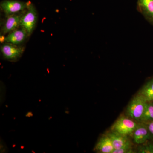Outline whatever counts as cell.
Returning <instances> with one entry per match:
<instances>
[{
  "label": "cell",
  "instance_id": "obj_16",
  "mask_svg": "<svg viewBox=\"0 0 153 153\" xmlns=\"http://www.w3.org/2000/svg\"><path fill=\"white\" fill-rule=\"evenodd\" d=\"M146 124L150 134V139L153 140V121Z\"/></svg>",
  "mask_w": 153,
  "mask_h": 153
},
{
  "label": "cell",
  "instance_id": "obj_5",
  "mask_svg": "<svg viewBox=\"0 0 153 153\" xmlns=\"http://www.w3.org/2000/svg\"><path fill=\"white\" fill-rule=\"evenodd\" d=\"M1 50L3 57L6 60L15 61L22 56L25 51V48L7 43L1 47Z\"/></svg>",
  "mask_w": 153,
  "mask_h": 153
},
{
  "label": "cell",
  "instance_id": "obj_2",
  "mask_svg": "<svg viewBox=\"0 0 153 153\" xmlns=\"http://www.w3.org/2000/svg\"><path fill=\"white\" fill-rule=\"evenodd\" d=\"M38 18V13L36 7L33 3L30 2L27 9L23 13L20 24L21 27L27 31L29 36L35 30Z\"/></svg>",
  "mask_w": 153,
  "mask_h": 153
},
{
  "label": "cell",
  "instance_id": "obj_10",
  "mask_svg": "<svg viewBox=\"0 0 153 153\" xmlns=\"http://www.w3.org/2000/svg\"><path fill=\"white\" fill-rule=\"evenodd\" d=\"M106 134L111 140L114 149H120L130 140L127 136L123 135L111 131Z\"/></svg>",
  "mask_w": 153,
  "mask_h": 153
},
{
  "label": "cell",
  "instance_id": "obj_4",
  "mask_svg": "<svg viewBox=\"0 0 153 153\" xmlns=\"http://www.w3.org/2000/svg\"><path fill=\"white\" fill-rule=\"evenodd\" d=\"M30 2H25L19 0H3L1 2L0 6L6 17H7L26 10Z\"/></svg>",
  "mask_w": 153,
  "mask_h": 153
},
{
  "label": "cell",
  "instance_id": "obj_6",
  "mask_svg": "<svg viewBox=\"0 0 153 153\" xmlns=\"http://www.w3.org/2000/svg\"><path fill=\"white\" fill-rule=\"evenodd\" d=\"M134 143L138 145L145 143L150 139V134L146 124L139 123L132 134Z\"/></svg>",
  "mask_w": 153,
  "mask_h": 153
},
{
  "label": "cell",
  "instance_id": "obj_13",
  "mask_svg": "<svg viewBox=\"0 0 153 153\" xmlns=\"http://www.w3.org/2000/svg\"><path fill=\"white\" fill-rule=\"evenodd\" d=\"M152 121H153V101L147 102L139 123H147Z\"/></svg>",
  "mask_w": 153,
  "mask_h": 153
},
{
  "label": "cell",
  "instance_id": "obj_8",
  "mask_svg": "<svg viewBox=\"0 0 153 153\" xmlns=\"http://www.w3.org/2000/svg\"><path fill=\"white\" fill-rule=\"evenodd\" d=\"M29 36L27 31L22 28L17 29L9 33L5 38L6 43L19 45L25 41V39Z\"/></svg>",
  "mask_w": 153,
  "mask_h": 153
},
{
  "label": "cell",
  "instance_id": "obj_14",
  "mask_svg": "<svg viewBox=\"0 0 153 153\" xmlns=\"http://www.w3.org/2000/svg\"><path fill=\"white\" fill-rule=\"evenodd\" d=\"M136 152L133 149V144L131 141L129 140L120 149H114L112 153H133Z\"/></svg>",
  "mask_w": 153,
  "mask_h": 153
},
{
  "label": "cell",
  "instance_id": "obj_15",
  "mask_svg": "<svg viewBox=\"0 0 153 153\" xmlns=\"http://www.w3.org/2000/svg\"><path fill=\"white\" fill-rule=\"evenodd\" d=\"M137 153H153V143H149L145 145H141L137 148Z\"/></svg>",
  "mask_w": 153,
  "mask_h": 153
},
{
  "label": "cell",
  "instance_id": "obj_17",
  "mask_svg": "<svg viewBox=\"0 0 153 153\" xmlns=\"http://www.w3.org/2000/svg\"><path fill=\"white\" fill-rule=\"evenodd\" d=\"M5 38L4 35H2L1 36V38H0V41H1V43H3L4 42H5Z\"/></svg>",
  "mask_w": 153,
  "mask_h": 153
},
{
  "label": "cell",
  "instance_id": "obj_1",
  "mask_svg": "<svg viewBox=\"0 0 153 153\" xmlns=\"http://www.w3.org/2000/svg\"><path fill=\"white\" fill-rule=\"evenodd\" d=\"M147 102L138 93L131 100L126 111L127 116L134 120L140 122L142 117Z\"/></svg>",
  "mask_w": 153,
  "mask_h": 153
},
{
  "label": "cell",
  "instance_id": "obj_9",
  "mask_svg": "<svg viewBox=\"0 0 153 153\" xmlns=\"http://www.w3.org/2000/svg\"><path fill=\"white\" fill-rule=\"evenodd\" d=\"M114 149L109 137L105 134L100 138L94 148L96 152L112 153Z\"/></svg>",
  "mask_w": 153,
  "mask_h": 153
},
{
  "label": "cell",
  "instance_id": "obj_11",
  "mask_svg": "<svg viewBox=\"0 0 153 153\" xmlns=\"http://www.w3.org/2000/svg\"><path fill=\"white\" fill-rule=\"evenodd\" d=\"M138 5L143 13L153 21V0H138Z\"/></svg>",
  "mask_w": 153,
  "mask_h": 153
},
{
  "label": "cell",
  "instance_id": "obj_3",
  "mask_svg": "<svg viewBox=\"0 0 153 153\" xmlns=\"http://www.w3.org/2000/svg\"><path fill=\"white\" fill-rule=\"evenodd\" d=\"M138 124L133 120L122 116L116 120L111 129V131L128 136L132 134Z\"/></svg>",
  "mask_w": 153,
  "mask_h": 153
},
{
  "label": "cell",
  "instance_id": "obj_7",
  "mask_svg": "<svg viewBox=\"0 0 153 153\" xmlns=\"http://www.w3.org/2000/svg\"><path fill=\"white\" fill-rule=\"evenodd\" d=\"M25 11L21 13L13 14L7 17L2 30L3 35L10 33L18 29L20 26L21 19Z\"/></svg>",
  "mask_w": 153,
  "mask_h": 153
},
{
  "label": "cell",
  "instance_id": "obj_12",
  "mask_svg": "<svg viewBox=\"0 0 153 153\" xmlns=\"http://www.w3.org/2000/svg\"><path fill=\"white\" fill-rule=\"evenodd\" d=\"M138 93L147 102L153 101V78L147 82Z\"/></svg>",
  "mask_w": 153,
  "mask_h": 153
}]
</instances>
